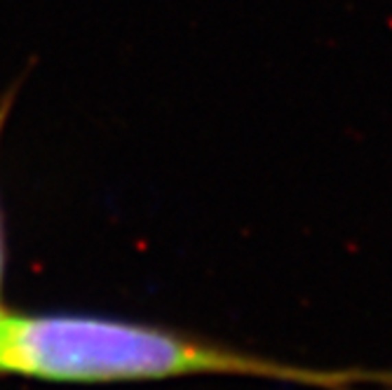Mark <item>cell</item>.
<instances>
[{"label": "cell", "instance_id": "obj_3", "mask_svg": "<svg viewBox=\"0 0 392 390\" xmlns=\"http://www.w3.org/2000/svg\"><path fill=\"white\" fill-rule=\"evenodd\" d=\"M3 320H5V313L0 310V327H3Z\"/></svg>", "mask_w": 392, "mask_h": 390}, {"label": "cell", "instance_id": "obj_2", "mask_svg": "<svg viewBox=\"0 0 392 390\" xmlns=\"http://www.w3.org/2000/svg\"><path fill=\"white\" fill-rule=\"evenodd\" d=\"M0 277H3V233H0Z\"/></svg>", "mask_w": 392, "mask_h": 390}, {"label": "cell", "instance_id": "obj_1", "mask_svg": "<svg viewBox=\"0 0 392 390\" xmlns=\"http://www.w3.org/2000/svg\"><path fill=\"white\" fill-rule=\"evenodd\" d=\"M0 371L82 383L244 376L320 390L392 388V371L301 367L181 332L82 315H5Z\"/></svg>", "mask_w": 392, "mask_h": 390}]
</instances>
